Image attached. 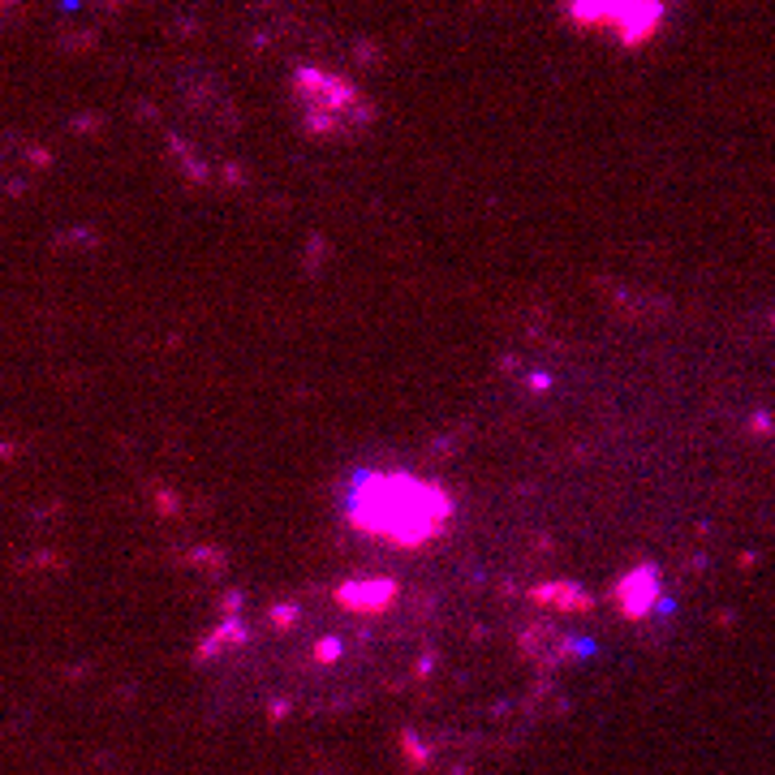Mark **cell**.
I'll return each mask as SVG.
<instances>
[{
	"mask_svg": "<svg viewBox=\"0 0 775 775\" xmlns=\"http://www.w3.org/2000/svg\"><path fill=\"white\" fill-rule=\"evenodd\" d=\"M452 522V495L405 470L362 474L349 491V526L392 547H427Z\"/></svg>",
	"mask_w": 775,
	"mask_h": 775,
	"instance_id": "1",
	"label": "cell"
},
{
	"mask_svg": "<svg viewBox=\"0 0 775 775\" xmlns=\"http://www.w3.org/2000/svg\"><path fill=\"white\" fill-rule=\"evenodd\" d=\"M564 14H569V22H577V26H603V31H612L620 48L646 44V39L659 31V22H664V5H569Z\"/></svg>",
	"mask_w": 775,
	"mask_h": 775,
	"instance_id": "2",
	"label": "cell"
},
{
	"mask_svg": "<svg viewBox=\"0 0 775 775\" xmlns=\"http://www.w3.org/2000/svg\"><path fill=\"white\" fill-rule=\"evenodd\" d=\"M655 603H659V573H655V564H637V569H629V573L620 577V586H616V607H620L629 620L646 616Z\"/></svg>",
	"mask_w": 775,
	"mask_h": 775,
	"instance_id": "3",
	"label": "cell"
},
{
	"mask_svg": "<svg viewBox=\"0 0 775 775\" xmlns=\"http://www.w3.org/2000/svg\"><path fill=\"white\" fill-rule=\"evenodd\" d=\"M397 599V582L392 577H366V582H345L336 586V603L345 612H383Z\"/></svg>",
	"mask_w": 775,
	"mask_h": 775,
	"instance_id": "4",
	"label": "cell"
},
{
	"mask_svg": "<svg viewBox=\"0 0 775 775\" xmlns=\"http://www.w3.org/2000/svg\"><path fill=\"white\" fill-rule=\"evenodd\" d=\"M530 599L547 603V607H560V612H590V594L569 586V582H543V586H535Z\"/></svg>",
	"mask_w": 775,
	"mask_h": 775,
	"instance_id": "5",
	"label": "cell"
},
{
	"mask_svg": "<svg viewBox=\"0 0 775 775\" xmlns=\"http://www.w3.org/2000/svg\"><path fill=\"white\" fill-rule=\"evenodd\" d=\"M336 655H340V646H336V642H332V637H328V642H319V646H315V659H319V664H332V659H336Z\"/></svg>",
	"mask_w": 775,
	"mask_h": 775,
	"instance_id": "6",
	"label": "cell"
}]
</instances>
